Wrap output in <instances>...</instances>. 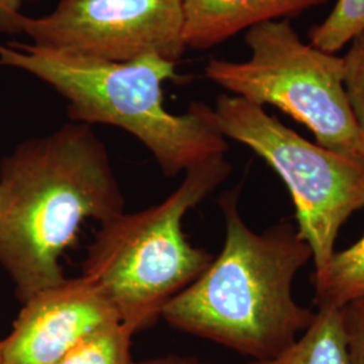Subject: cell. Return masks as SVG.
Here are the masks:
<instances>
[{
    "label": "cell",
    "mask_w": 364,
    "mask_h": 364,
    "mask_svg": "<svg viewBox=\"0 0 364 364\" xmlns=\"http://www.w3.org/2000/svg\"><path fill=\"white\" fill-rule=\"evenodd\" d=\"M124 212L103 141L69 122L18 144L0 165V264L22 302L65 281L61 258L88 219Z\"/></svg>",
    "instance_id": "6da1fadb"
},
{
    "label": "cell",
    "mask_w": 364,
    "mask_h": 364,
    "mask_svg": "<svg viewBox=\"0 0 364 364\" xmlns=\"http://www.w3.org/2000/svg\"><path fill=\"white\" fill-rule=\"evenodd\" d=\"M237 191L219 200L225 239L219 257L161 313L170 326L220 344L252 360L289 347L314 312L293 296L296 275L312 250L291 223L255 232L243 220Z\"/></svg>",
    "instance_id": "7a4b0ae2"
},
{
    "label": "cell",
    "mask_w": 364,
    "mask_h": 364,
    "mask_svg": "<svg viewBox=\"0 0 364 364\" xmlns=\"http://www.w3.org/2000/svg\"><path fill=\"white\" fill-rule=\"evenodd\" d=\"M0 65L22 69L50 85L65 99L70 122L130 132L168 177L228 150L213 107L195 102L178 115L166 109L162 85L177 78V63L158 54L111 63L10 43L0 45Z\"/></svg>",
    "instance_id": "3957f363"
},
{
    "label": "cell",
    "mask_w": 364,
    "mask_h": 364,
    "mask_svg": "<svg viewBox=\"0 0 364 364\" xmlns=\"http://www.w3.org/2000/svg\"><path fill=\"white\" fill-rule=\"evenodd\" d=\"M231 170L225 154L212 156L186 170L180 186L162 203L134 213L123 212L97 231L82 275L99 287L134 335L161 318L170 299L212 263L215 257L186 239L182 221Z\"/></svg>",
    "instance_id": "277c9868"
},
{
    "label": "cell",
    "mask_w": 364,
    "mask_h": 364,
    "mask_svg": "<svg viewBox=\"0 0 364 364\" xmlns=\"http://www.w3.org/2000/svg\"><path fill=\"white\" fill-rule=\"evenodd\" d=\"M245 41L250 58H212L207 78L254 105L281 109L312 131L316 144L364 169V135L344 87L343 58L304 42L289 21L251 27Z\"/></svg>",
    "instance_id": "5b68a950"
},
{
    "label": "cell",
    "mask_w": 364,
    "mask_h": 364,
    "mask_svg": "<svg viewBox=\"0 0 364 364\" xmlns=\"http://www.w3.org/2000/svg\"><path fill=\"white\" fill-rule=\"evenodd\" d=\"M227 139L247 146L285 182L296 207L297 230L312 250L314 273L336 252L352 213L364 208V169L346 156L309 142L263 107L231 93L213 107Z\"/></svg>",
    "instance_id": "8992f818"
},
{
    "label": "cell",
    "mask_w": 364,
    "mask_h": 364,
    "mask_svg": "<svg viewBox=\"0 0 364 364\" xmlns=\"http://www.w3.org/2000/svg\"><path fill=\"white\" fill-rule=\"evenodd\" d=\"M23 34L50 52L111 63L158 54L178 63L181 0H60L52 13L25 16Z\"/></svg>",
    "instance_id": "52a82bcc"
},
{
    "label": "cell",
    "mask_w": 364,
    "mask_h": 364,
    "mask_svg": "<svg viewBox=\"0 0 364 364\" xmlns=\"http://www.w3.org/2000/svg\"><path fill=\"white\" fill-rule=\"evenodd\" d=\"M120 323L115 308L84 275L66 278L23 302L9 338L0 340L3 364H57L105 326Z\"/></svg>",
    "instance_id": "ba28073f"
},
{
    "label": "cell",
    "mask_w": 364,
    "mask_h": 364,
    "mask_svg": "<svg viewBox=\"0 0 364 364\" xmlns=\"http://www.w3.org/2000/svg\"><path fill=\"white\" fill-rule=\"evenodd\" d=\"M186 49H210L248 28L287 21L329 0H181Z\"/></svg>",
    "instance_id": "9c48e42d"
},
{
    "label": "cell",
    "mask_w": 364,
    "mask_h": 364,
    "mask_svg": "<svg viewBox=\"0 0 364 364\" xmlns=\"http://www.w3.org/2000/svg\"><path fill=\"white\" fill-rule=\"evenodd\" d=\"M248 364H351L341 308L318 306L311 326L284 351Z\"/></svg>",
    "instance_id": "30bf717a"
},
{
    "label": "cell",
    "mask_w": 364,
    "mask_h": 364,
    "mask_svg": "<svg viewBox=\"0 0 364 364\" xmlns=\"http://www.w3.org/2000/svg\"><path fill=\"white\" fill-rule=\"evenodd\" d=\"M313 282L317 308H341L364 297V235L351 247L336 251Z\"/></svg>",
    "instance_id": "8fae6325"
},
{
    "label": "cell",
    "mask_w": 364,
    "mask_h": 364,
    "mask_svg": "<svg viewBox=\"0 0 364 364\" xmlns=\"http://www.w3.org/2000/svg\"><path fill=\"white\" fill-rule=\"evenodd\" d=\"M134 333L122 323H114L81 341L57 364H131Z\"/></svg>",
    "instance_id": "7c38bea8"
},
{
    "label": "cell",
    "mask_w": 364,
    "mask_h": 364,
    "mask_svg": "<svg viewBox=\"0 0 364 364\" xmlns=\"http://www.w3.org/2000/svg\"><path fill=\"white\" fill-rule=\"evenodd\" d=\"M364 31V0H338L326 19L309 30V43L336 54Z\"/></svg>",
    "instance_id": "4fadbf2b"
},
{
    "label": "cell",
    "mask_w": 364,
    "mask_h": 364,
    "mask_svg": "<svg viewBox=\"0 0 364 364\" xmlns=\"http://www.w3.org/2000/svg\"><path fill=\"white\" fill-rule=\"evenodd\" d=\"M343 58L344 87L352 112L364 135V31L348 43Z\"/></svg>",
    "instance_id": "5bb4252c"
},
{
    "label": "cell",
    "mask_w": 364,
    "mask_h": 364,
    "mask_svg": "<svg viewBox=\"0 0 364 364\" xmlns=\"http://www.w3.org/2000/svg\"><path fill=\"white\" fill-rule=\"evenodd\" d=\"M350 363L364 364V297L341 306Z\"/></svg>",
    "instance_id": "9a60e30c"
},
{
    "label": "cell",
    "mask_w": 364,
    "mask_h": 364,
    "mask_svg": "<svg viewBox=\"0 0 364 364\" xmlns=\"http://www.w3.org/2000/svg\"><path fill=\"white\" fill-rule=\"evenodd\" d=\"M22 0H0V33L22 34L25 16L21 13Z\"/></svg>",
    "instance_id": "2e32d148"
},
{
    "label": "cell",
    "mask_w": 364,
    "mask_h": 364,
    "mask_svg": "<svg viewBox=\"0 0 364 364\" xmlns=\"http://www.w3.org/2000/svg\"><path fill=\"white\" fill-rule=\"evenodd\" d=\"M131 364H212L209 362L200 360L195 356H183V355H164L156 356L144 360H132Z\"/></svg>",
    "instance_id": "e0dca14e"
},
{
    "label": "cell",
    "mask_w": 364,
    "mask_h": 364,
    "mask_svg": "<svg viewBox=\"0 0 364 364\" xmlns=\"http://www.w3.org/2000/svg\"><path fill=\"white\" fill-rule=\"evenodd\" d=\"M0 364H3V360H1V348H0Z\"/></svg>",
    "instance_id": "ac0fdd59"
}]
</instances>
